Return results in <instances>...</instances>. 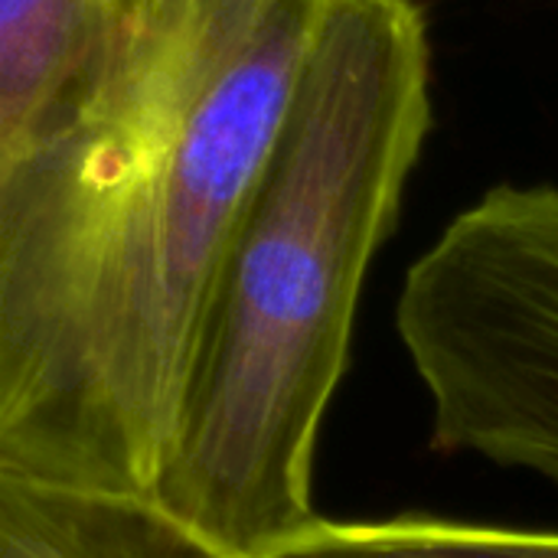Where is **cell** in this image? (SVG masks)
I'll use <instances>...</instances> for the list:
<instances>
[{"mask_svg": "<svg viewBox=\"0 0 558 558\" xmlns=\"http://www.w3.org/2000/svg\"><path fill=\"white\" fill-rule=\"evenodd\" d=\"M432 128L415 0H327L278 141L219 271L154 500L232 558L314 513L324 412L360 291Z\"/></svg>", "mask_w": 558, "mask_h": 558, "instance_id": "2", "label": "cell"}, {"mask_svg": "<svg viewBox=\"0 0 558 558\" xmlns=\"http://www.w3.org/2000/svg\"><path fill=\"white\" fill-rule=\"evenodd\" d=\"M327 0H167L0 160V477L154 497Z\"/></svg>", "mask_w": 558, "mask_h": 558, "instance_id": "1", "label": "cell"}, {"mask_svg": "<svg viewBox=\"0 0 558 558\" xmlns=\"http://www.w3.org/2000/svg\"><path fill=\"white\" fill-rule=\"evenodd\" d=\"M167 0H0V160L65 121Z\"/></svg>", "mask_w": 558, "mask_h": 558, "instance_id": "4", "label": "cell"}, {"mask_svg": "<svg viewBox=\"0 0 558 558\" xmlns=\"http://www.w3.org/2000/svg\"><path fill=\"white\" fill-rule=\"evenodd\" d=\"M396 330L432 445L558 484V186H494L409 268Z\"/></svg>", "mask_w": 558, "mask_h": 558, "instance_id": "3", "label": "cell"}, {"mask_svg": "<svg viewBox=\"0 0 558 558\" xmlns=\"http://www.w3.org/2000/svg\"><path fill=\"white\" fill-rule=\"evenodd\" d=\"M0 558H232L154 497L0 477Z\"/></svg>", "mask_w": 558, "mask_h": 558, "instance_id": "5", "label": "cell"}, {"mask_svg": "<svg viewBox=\"0 0 558 558\" xmlns=\"http://www.w3.org/2000/svg\"><path fill=\"white\" fill-rule=\"evenodd\" d=\"M262 558H558V533L432 517L379 523L317 520Z\"/></svg>", "mask_w": 558, "mask_h": 558, "instance_id": "6", "label": "cell"}]
</instances>
